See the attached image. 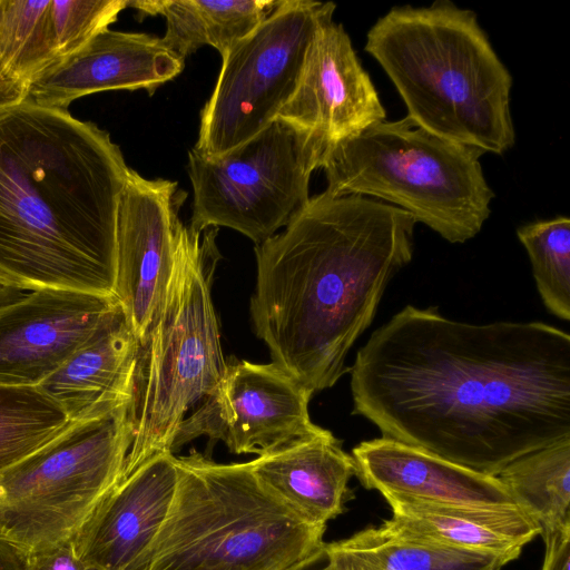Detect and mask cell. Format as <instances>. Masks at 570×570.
I'll list each match as a JSON object with an SVG mask.
<instances>
[{"label":"cell","instance_id":"cell-1","mask_svg":"<svg viewBox=\"0 0 570 570\" xmlns=\"http://www.w3.org/2000/svg\"><path fill=\"white\" fill-rule=\"evenodd\" d=\"M348 372L353 414L383 438L485 475L570 438V335L547 323L470 324L407 305Z\"/></svg>","mask_w":570,"mask_h":570},{"label":"cell","instance_id":"cell-2","mask_svg":"<svg viewBox=\"0 0 570 570\" xmlns=\"http://www.w3.org/2000/svg\"><path fill=\"white\" fill-rule=\"evenodd\" d=\"M415 224L387 203L323 191L256 245L250 315L272 362L313 394L348 372L351 347L412 259Z\"/></svg>","mask_w":570,"mask_h":570},{"label":"cell","instance_id":"cell-3","mask_svg":"<svg viewBox=\"0 0 570 570\" xmlns=\"http://www.w3.org/2000/svg\"><path fill=\"white\" fill-rule=\"evenodd\" d=\"M130 170L96 124L27 98L0 104V276L26 291L114 295Z\"/></svg>","mask_w":570,"mask_h":570},{"label":"cell","instance_id":"cell-4","mask_svg":"<svg viewBox=\"0 0 570 570\" xmlns=\"http://www.w3.org/2000/svg\"><path fill=\"white\" fill-rule=\"evenodd\" d=\"M364 49L417 126L484 154L514 145L512 76L474 11L449 0L393 7L368 30Z\"/></svg>","mask_w":570,"mask_h":570},{"label":"cell","instance_id":"cell-5","mask_svg":"<svg viewBox=\"0 0 570 570\" xmlns=\"http://www.w3.org/2000/svg\"><path fill=\"white\" fill-rule=\"evenodd\" d=\"M167 517L139 570H305L324 556V525L305 521L249 462L196 450L175 459Z\"/></svg>","mask_w":570,"mask_h":570},{"label":"cell","instance_id":"cell-6","mask_svg":"<svg viewBox=\"0 0 570 570\" xmlns=\"http://www.w3.org/2000/svg\"><path fill=\"white\" fill-rule=\"evenodd\" d=\"M217 228L197 232L180 220L166 295L137 340L128 415L132 443L125 476L151 456L171 452L187 412L223 379L224 357L212 284L219 252Z\"/></svg>","mask_w":570,"mask_h":570},{"label":"cell","instance_id":"cell-7","mask_svg":"<svg viewBox=\"0 0 570 570\" xmlns=\"http://www.w3.org/2000/svg\"><path fill=\"white\" fill-rule=\"evenodd\" d=\"M478 148L435 136L407 116L380 121L336 146L322 168L334 196L360 195L407 212L452 244L475 237L494 193Z\"/></svg>","mask_w":570,"mask_h":570},{"label":"cell","instance_id":"cell-8","mask_svg":"<svg viewBox=\"0 0 570 570\" xmlns=\"http://www.w3.org/2000/svg\"><path fill=\"white\" fill-rule=\"evenodd\" d=\"M132 438L126 405L71 422L0 473V539L24 553L72 540L121 478Z\"/></svg>","mask_w":570,"mask_h":570},{"label":"cell","instance_id":"cell-9","mask_svg":"<svg viewBox=\"0 0 570 570\" xmlns=\"http://www.w3.org/2000/svg\"><path fill=\"white\" fill-rule=\"evenodd\" d=\"M335 3L281 0L272 13L222 57L214 91L200 114L194 150L219 156L274 120L293 95L317 28Z\"/></svg>","mask_w":570,"mask_h":570},{"label":"cell","instance_id":"cell-10","mask_svg":"<svg viewBox=\"0 0 570 570\" xmlns=\"http://www.w3.org/2000/svg\"><path fill=\"white\" fill-rule=\"evenodd\" d=\"M193 186L190 227H228L256 245L285 227L309 199L314 171L296 132L276 119L219 155L188 153Z\"/></svg>","mask_w":570,"mask_h":570},{"label":"cell","instance_id":"cell-11","mask_svg":"<svg viewBox=\"0 0 570 570\" xmlns=\"http://www.w3.org/2000/svg\"><path fill=\"white\" fill-rule=\"evenodd\" d=\"M312 396L273 362L227 361L220 382L181 422L171 453L199 436L235 454L275 451L322 429L309 416Z\"/></svg>","mask_w":570,"mask_h":570},{"label":"cell","instance_id":"cell-12","mask_svg":"<svg viewBox=\"0 0 570 570\" xmlns=\"http://www.w3.org/2000/svg\"><path fill=\"white\" fill-rule=\"evenodd\" d=\"M385 116L350 36L342 24L326 20L315 31L295 90L276 119L296 132L315 170L336 146Z\"/></svg>","mask_w":570,"mask_h":570},{"label":"cell","instance_id":"cell-13","mask_svg":"<svg viewBox=\"0 0 570 570\" xmlns=\"http://www.w3.org/2000/svg\"><path fill=\"white\" fill-rule=\"evenodd\" d=\"M186 193L177 183L147 179L130 170L120 194L116 228L114 296L140 338L169 285L176 229Z\"/></svg>","mask_w":570,"mask_h":570},{"label":"cell","instance_id":"cell-14","mask_svg":"<svg viewBox=\"0 0 570 570\" xmlns=\"http://www.w3.org/2000/svg\"><path fill=\"white\" fill-rule=\"evenodd\" d=\"M114 295L42 288L0 311V385L38 386L119 306Z\"/></svg>","mask_w":570,"mask_h":570},{"label":"cell","instance_id":"cell-15","mask_svg":"<svg viewBox=\"0 0 570 570\" xmlns=\"http://www.w3.org/2000/svg\"><path fill=\"white\" fill-rule=\"evenodd\" d=\"M176 456L161 452L104 495L72 539L79 558L105 570H139L169 511Z\"/></svg>","mask_w":570,"mask_h":570},{"label":"cell","instance_id":"cell-16","mask_svg":"<svg viewBox=\"0 0 570 570\" xmlns=\"http://www.w3.org/2000/svg\"><path fill=\"white\" fill-rule=\"evenodd\" d=\"M184 61L159 37L108 28L42 72L27 99L67 109L76 99L100 91L144 89L153 95L183 71Z\"/></svg>","mask_w":570,"mask_h":570},{"label":"cell","instance_id":"cell-17","mask_svg":"<svg viewBox=\"0 0 570 570\" xmlns=\"http://www.w3.org/2000/svg\"><path fill=\"white\" fill-rule=\"evenodd\" d=\"M383 497L393 515L381 528L401 540L490 553L508 563L541 533L537 520L517 504L443 503L392 493Z\"/></svg>","mask_w":570,"mask_h":570},{"label":"cell","instance_id":"cell-18","mask_svg":"<svg viewBox=\"0 0 570 570\" xmlns=\"http://www.w3.org/2000/svg\"><path fill=\"white\" fill-rule=\"evenodd\" d=\"M356 476L368 490L417 500L481 504H515L498 479L458 465L404 443L377 438L352 450Z\"/></svg>","mask_w":570,"mask_h":570},{"label":"cell","instance_id":"cell-19","mask_svg":"<svg viewBox=\"0 0 570 570\" xmlns=\"http://www.w3.org/2000/svg\"><path fill=\"white\" fill-rule=\"evenodd\" d=\"M136 353L137 337L119 305L38 387L71 422L108 415L130 403Z\"/></svg>","mask_w":570,"mask_h":570},{"label":"cell","instance_id":"cell-20","mask_svg":"<svg viewBox=\"0 0 570 570\" xmlns=\"http://www.w3.org/2000/svg\"><path fill=\"white\" fill-rule=\"evenodd\" d=\"M257 479L305 521L324 525L343 513L356 474L353 456L330 430L295 440L249 461Z\"/></svg>","mask_w":570,"mask_h":570},{"label":"cell","instance_id":"cell-21","mask_svg":"<svg viewBox=\"0 0 570 570\" xmlns=\"http://www.w3.org/2000/svg\"><path fill=\"white\" fill-rule=\"evenodd\" d=\"M273 0H147L129 1L140 17L163 16L166 32L161 38L185 60L203 46L214 47L222 57L252 32L276 8Z\"/></svg>","mask_w":570,"mask_h":570},{"label":"cell","instance_id":"cell-22","mask_svg":"<svg viewBox=\"0 0 570 570\" xmlns=\"http://www.w3.org/2000/svg\"><path fill=\"white\" fill-rule=\"evenodd\" d=\"M324 556L321 570H500L507 564L490 553L396 539L381 527L326 543Z\"/></svg>","mask_w":570,"mask_h":570},{"label":"cell","instance_id":"cell-23","mask_svg":"<svg viewBox=\"0 0 570 570\" xmlns=\"http://www.w3.org/2000/svg\"><path fill=\"white\" fill-rule=\"evenodd\" d=\"M58 60L50 0H0V104L26 99Z\"/></svg>","mask_w":570,"mask_h":570},{"label":"cell","instance_id":"cell-24","mask_svg":"<svg viewBox=\"0 0 570 570\" xmlns=\"http://www.w3.org/2000/svg\"><path fill=\"white\" fill-rule=\"evenodd\" d=\"M497 476L541 530L570 524V438L515 459Z\"/></svg>","mask_w":570,"mask_h":570},{"label":"cell","instance_id":"cell-25","mask_svg":"<svg viewBox=\"0 0 570 570\" xmlns=\"http://www.w3.org/2000/svg\"><path fill=\"white\" fill-rule=\"evenodd\" d=\"M71 423L38 386L0 385V473L30 456Z\"/></svg>","mask_w":570,"mask_h":570},{"label":"cell","instance_id":"cell-26","mask_svg":"<svg viewBox=\"0 0 570 570\" xmlns=\"http://www.w3.org/2000/svg\"><path fill=\"white\" fill-rule=\"evenodd\" d=\"M529 255L533 277L548 311L570 320V219L558 216L517 229Z\"/></svg>","mask_w":570,"mask_h":570},{"label":"cell","instance_id":"cell-27","mask_svg":"<svg viewBox=\"0 0 570 570\" xmlns=\"http://www.w3.org/2000/svg\"><path fill=\"white\" fill-rule=\"evenodd\" d=\"M127 7V0H50L51 24L59 60L108 29Z\"/></svg>","mask_w":570,"mask_h":570},{"label":"cell","instance_id":"cell-28","mask_svg":"<svg viewBox=\"0 0 570 570\" xmlns=\"http://www.w3.org/2000/svg\"><path fill=\"white\" fill-rule=\"evenodd\" d=\"M26 570H105L82 560L75 551L72 540L60 542L26 554Z\"/></svg>","mask_w":570,"mask_h":570},{"label":"cell","instance_id":"cell-29","mask_svg":"<svg viewBox=\"0 0 570 570\" xmlns=\"http://www.w3.org/2000/svg\"><path fill=\"white\" fill-rule=\"evenodd\" d=\"M546 542L542 570H570V524L554 529H542Z\"/></svg>","mask_w":570,"mask_h":570},{"label":"cell","instance_id":"cell-30","mask_svg":"<svg viewBox=\"0 0 570 570\" xmlns=\"http://www.w3.org/2000/svg\"><path fill=\"white\" fill-rule=\"evenodd\" d=\"M26 554L0 539V570H26Z\"/></svg>","mask_w":570,"mask_h":570},{"label":"cell","instance_id":"cell-31","mask_svg":"<svg viewBox=\"0 0 570 570\" xmlns=\"http://www.w3.org/2000/svg\"><path fill=\"white\" fill-rule=\"evenodd\" d=\"M28 292L0 276V311L23 298Z\"/></svg>","mask_w":570,"mask_h":570}]
</instances>
